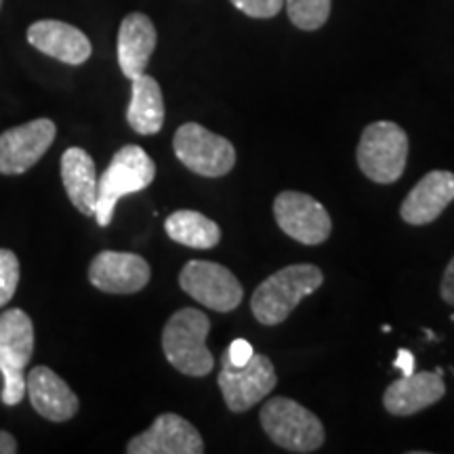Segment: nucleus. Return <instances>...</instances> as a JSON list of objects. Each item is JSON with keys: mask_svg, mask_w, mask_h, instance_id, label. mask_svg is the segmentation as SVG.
I'll return each mask as SVG.
<instances>
[{"mask_svg": "<svg viewBox=\"0 0 454 454\" xmlns=\"http://www.w3.org/2000/svg\"><path fill=\"white\" fill-rule=\"evenodd\" d=\"M57 127L49 118L20 124L0 135V173L21 175L30 170L53 144Z\"/></svg>", "mask_w": 454, "mask_h": 454, "instance_id": "10", "label": "nucleus"}, {"mask_svg": "<svg viewBox=\"0 0 454 454\" xmlns=\"http://www.w3.org/2000/svg\"><path fill=\"white\" fill-rule=\"evenodd\" d=\"M253 354H254L253 345L248 343L247 339H236V340H231V345H230V348H227L225 357L234 366H244L248 360H251Z\"/></svg>", "mask_w": 454, "mask_h": 454, "instance_id": "25", "label": "nucleus"}, {"mask_svg": "<svg viewBox=\"0 0 454 454\" xmlns=\"http://www.w3.org/2000/svg\"><path fill=\"white\" fill-rule=\"evenodd\" d=\"M20 284V261L9 248H0V308L13 299Z\"/></svg>", "mask_w": 454, "mask_h": 454, "instance_id": "23", "label": "nucleus"}, {"mask_svg": "<svg viewBox=\"0 0 454 454\" xmlns=\"http://www.w3.org/2000/svg\"><path fill=\"white\" fill-rule=\"evenodd\" d=\"M322 282L325 274L317 265H288L259 284L251 299L253 316L263 326L282 325L301 301L322 286Z\"/></svg>", "mask_w": 454, "mask_h": 454, "instance_id": "1", "label": "nucleus"}, {"mask_svg": "<svg viewBox=\"0 0 454 454\" xmlns=\"http://www.w3.org/2000/svg\"><path fill=\"white\" fill-rule=\"evenodd\" d=\"M357 167L374 184H394L404 175L408 135L400 124L379 121L368 124L357 144Z\"/></svg>", "mask_w": 454, "mask_h": 454, "instance_id": "5", "label": "nucleus"}, {"mask_svg": "<svg viewBox=\"0 0 454 454\" xmlns=\"http://www.w3.org/2000/svg\"><path fill=\"white\" fill-rule=\"evenodd\" d=\"M446 394V385L438 372H412L397 379L385 389L383 406L395 417H411L434 406Z\"/></svg>", "mask_w": 454, "mask_h": 454, "instance_id": "16", "label": "nucleus"}, {"mask_svg": "<svg viewBox=\"0 0 454 454\" xmlns=\"http://www.w3.org/2000/svg\"><path fill=\"white\" fill-rule=\"evenodd\" d=\"M61 181L67 198L84 217H95L98 207V170L93 158L82 147H70L61 156Z\"/></svg>", "mask_w": 454, "mask_h": 454, "instance_id": "18", "label": "nucleus"}, {"mask_svg": "<svg viewBox=\"0 0 454 454\" xmlns=\"http://www.w3.org/2000/svg\"><path fill=\"white\" fill-rule=\"evenodd\" d=\"M127 121L130 129L139 135L160 133L164 124V99L160 84L144 72L133 78L130 104L127 110Z\"/></svg>", "mask_w": 454, "mask_h": 454, "instance_id": "19", "label": "nucleus"}, {"mask_svg": "<svg viewBox=\"0 0 454 454\" xmlns=\"http://www.w3.org/2000/svg\"><path fill=\"white\" fill-rule=\"evenodd\" d=\"M17 452V440L9 431H0V454H15Z\"/></svg>", "mask_w": 454, "mask_h": 454, "instance_id": "28", "label": "nucleus"}, {"mask_svg": "<svg viewBox=\"0 0 454 454\" xmlns=\"http://www.w3.org/2000/svg\"><path fill=\"white\" fill-rule=\"evenodd\" d=\"M26 395L34 411L51 423H66L76 417L81 402L59 374L47 366H36L26 377Z\"/></svg>", "mask_w": 454, "mask_h": 454, "instance_id": "13", "label": "nucleus"}, {"mask_svg": "<svg viewBox=\"0 0 454 454\" xmlns=\"http://www.w3.org/2000/svg\"><path fill=\"white\" fill-rule=\"evenodd\" d=\"M0 7H3V0H0Z\"/></svg>", "mask_w": 454, "mask_h": 454, "instance_id": "29", "label": "nucleus"}, {"mask_svg": "<svg viewBox=\"0 0 454 454\" xmlns=\"http://www.w3.org/2000/svg\"><path fill=\"white\" fill-rule=\"evenodd\" d=\"M150 276L147 261L135 253L101 251L89 265V282L112 294L139 293L147 286Z\"/></svg>", "mask_w": 454, "mask_h": 454, "instance_id": "12", "label": "nucleus"}, {"mask_svg": "<svg viewBox=\"0 0 454 454\" xmlns=\"http://www.w3.org/2000/svg\"><path fill=\"white\" fill-rule=\"evenodd\" d=\"M154 177L156 164L144 147L124 145L122 150H118L98 184V207H95L98 223L101 227L110 225L118 200L150 187Z\"/></svg>", "mask_w": 454, "mask_h": 454, "instance_id": "3", "label": "nucleus"}, {"mask_svg": "<svg viewBox=\"0 0 454 454\" xmlns=\"http://www.w3.org/2000/svg\"><path fill=\"white\" fill-rule=\"evenodd\" d=\"M452 322H454V314H452Z\"/></svg>", "mask_w": 454, "mask_h": 454, "instance_id": "30", "label": "nucleus"}, {"mask_svg": "<svg viewBox=\"0 0 454 454\" xmlns=\"http://www.w3.org/2000/svg\"><path fill=\"white\" fill-rule=\"evenodd\" d=\"M179 286L204 308L221 311V314L234 311L244 297L240 280L223 265L213 263V261H187L179 274Z\"/></svg>", "mask_w": 454, "mask_h": 454, "instance_id": "8", "label": "nucleus"}, {"mask_svg": "<svg viewBox=\"0 0 454 454\" xmlns=\"http://www.w3.org/2000/svg\"><path fill=\"white\" fill-rule=\"evenodd\" d=\"M158 43L156 27L144 13H130L118 30V66L127 78H137L145 72Z\"/></svg>", "mask_w": 454, "mask_h": 454, "instance_id": "17", "label": "nucleus"}, {"mask_svg": "<svg viewBox=\"0 0 454 454\" xmlns=\"http://www.w3.org/2000/svg\"><path fill=\"white\" fill-rule=\"evenodd\" d=\"M230 3L253 20H271L284 7V0H230Z\"/></svg>", "mask_w": 454, "mask_h": 454, "instance_id": "24", "label": "nucleus"}, {"mask_svg": "<svg viewBox=\"0 0 454 454\" xmlns=\"http://www.w3.org/2000/svg\"><path fill=\"white\" fill-rule=\"evenodd\" d=\"M274 217L280 230L293 240L316 247L328 240L333 230L331 215L316 198L301 192H282L274 200Z\"/></svg>", "mask_w": 454, "mask_h": 454, "instance_id": "9", "label": "nucleus"}, {"mask_svg": "<svg viewBox=\"0 0 454 454\" xmlns=\"http://www.w3.org/2000/svg\"><path fill=\"white\" fill-rule=\"evenodd\" d=\"M452 200L454 173L431 170L408 192L400 207V215L408 225H427L438 219Z\"/></svg>", "mask_w": 454, "mask_h": 454, "instance_id": "14", "label": "nucleus"}, {"mask_svg": "<svg viewBox=\"0 0 454 454\" xmlns=\"http://www.w3.org/2000/svg\"><path fill=\"white\" fill-rule=\"evenodd\" d=\"M261 425L276 446L299 454L316 452L326 438L320 419L291 397H271L265 402Z\"/></svg>", "mask_w": 454, "mask_h": 454, "instance_id": "4", "label": "nucleus"}, {"mask_svg": "<svg viewBox=\"0 0 454 454\" xmlns=\"http://www.w3.org/2000/svg\"><path fill=\"white\" fill-rule=\"evenodd\" d=\"M129 454H202L204 440L190 421L175 412H164L150 429L127 444Z\"/></svg>", "mask_w": 454, "mask_h": 454, "instance_id": "11", "label": "nucleus"}, {"mask_svg": "<svg viewBox=\"0 0 454 454\" xmlns=\"http://www.w3.org/2000/svg\"><path fill=\"white\" fill-rule=\"evenodd\" d=\"M211 320L194 308H184L168 317L162 331V351L167 360L187 377H207L213 372L215 357L207 348Z\"/></svg>", "mask_w": 454, "mask_h": 454, "instance_id": "2", "label": "nucleus"}, {"mask_svg": "<svg viewBox=\"0 0 454 454\" xmlns=\"http://www.w3.org/2000/svg\"><path fill=\"white\" fill-rule=\"evenodd\" d=\"M217 383L227 408L231 412H247L274 391L278 377L274 362L263 354H253L244 366H234L223 356Z\"/></svg>", "mask_w": 454, "mask_h": 454, "instance_id": "7", "label": "nucleus"}, {"mask_svg": "<svg viewBox=\"0 0 454 454\" xmlns=\"http://www.w3.org/2000/svg\"><path fill=\"white\" fill-rule=\"evenodd\" d=\"M164 230L173 242L200 251L215 248L221 240L219 225L198 211H175L164 223Z\"/></svg>", "mask_w": 454, "mask_h": 454, "instance_id": "21", "label": "nucleus"}, {"mask_svg": "<svg viewBox=\"0 0 454 454\" xmlns=\"http://www.w3.org/2000/svg\"><path fill=\"white\" fill-rule=\"evenodd\" d=\"M288 20L299 30L314 32L322 27L331 17L333 0H284Z\"/></svg>", "mask_w": 454, "mask_h": 454, "instance_id": "22", "label": "nucleus"}, {"mask_svg": "<svg viewBox=\"0 0 454 454\" xmlns=\"http://www.w3.org/2000/svg\"><path fill=\"white\" fill-rule=\"evenodd\" d=\"M177 160L200 177H223L236 164V150L221 135L198 122H185L173 137Z\"/></svg>", "mask_w": 454, "mask_h": 454, "instance_id": "6", "label": "nucleus"}, {"mask_svg": "<svg viewBox=\"0 0 454 454\" xmlns=\"http://www.w3.org/2000/svg\"><path fill=\"white\" fill-rule=\"evenodd\" d=\"M394 368H400L404 377H411V374L414 372V356H412V351H408V349L397 351Z\"/></svg>", "mask_w": 454, "mask_h": 454, "instance_id": "27", "label": "nucleus"}, {"mask_svg": "<svg viewBox=\"0 0 454 454\" xmlns=\"http://www.w3.org/2000/svg\"><path fill=\"white\" fill-rule=\"evenodd\" d=\"M34 354V325L21 309L0 314V362L26 368Z\"/></svg>", "mask_w": 454, "mask_h": 454, "instance_id": "20", "label": "nucleus"}, {"mask_svg": "<svg viewBox=\"0 0 454 454\" xmlns=\"http://www.w3.org/2000/svg\"><path fill=\"white\" fill-rule=\"evenodd\" d=\"M440 294L448 305H454V257H452L450 263H448V268L444 271V278H442Z\"/></svg>", "mask_w": 454, "mask_h": 454, "instance_id": "26", "label": "nucleus"}, {"mask_svg": "<svg viewBox=\"0 0 454 454\" xmlns=\"http://www.w3.org/2000/svg\"><path fill=\"white\" fill-rule=\"evenodd\" d=\"M27 43L41 53L64 61L67 66H81L93 53L84 32L57 20H43L32 24L27 27Z\"/></svg>", "mask_w": 454, "mask_h": 454, "instance_id": "15", "label": "nucleus"}]
</instances>
